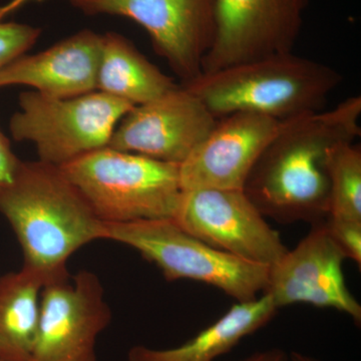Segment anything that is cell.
<instances>
[{"label":"cell","mask_w":361,"mask_h":361,"mask_svg":"<svg viewBox=\"0 0 361 361\" xmlns=\"http://www.w3.org/2000/svg\"><path fill=\"white\" fill-rule=\"evenodd\" d=\"M342 80L336 68L292 51L202 73L182 85L216 118L253 111L286 122L323 111Z\"/></svg>","instance_id":"3"},{"label":"cell","mask_w":361,"mask_h":361,"mask_svg":"<svg viewBox=\"0 0 361 361\" xmlns=\"http://www.w3.org/2000/svg\"><path fill=\"white\" fill-rule=\"evenodd\" d=\"M103 240L135 249L161 271L167 281L189 279L216 287L237 302L264 293L267 266L217 250L185 231L174 219L106 223Z\"/></svg>","instance_id":"5"},{"label":"cell","mask_w":361,"mask_h":361,"mask_svg":"<svg viewBox=\"0 0 361 361\" xmlns=\"http://www.w3.org/2000/svg\"><path fill=\"white\" fill-rule=\"evenodd\" d=\"M87 16L110 14L134 20L154 49L189 84L202 75L215 33V0H68Z\"/></svg>","instance_id":"7"},{"label":"cell","mask_w":361,"mask_h":361,"mask_svg":"<svg viewBox=\"0 0 361 361\" xmlns=\"http://www.w3.org/2000/svg\"><path fill=\"white\" fill-rule=\"evenodd\" d=\"M104 296L89 270L45 284L30 361H97V338L111 322Z\"/></svg>","instance_id":"9"},{"label":"cell","mask_w":361,"mask_h":361,"mask_svg":"<svg viewBox=\"0 0 361 361\" xmlns=\"http://www.w3.org/2000/svg\"><path fill=\"white\" fill-rule=\"evenodd\" d=\"M49 282L44 273L25 266L0 277V361H30L40 295Z\"/></svg>","instance_id":"17"},{"label":"cell","mask_w":361,"mask_h":361,"mask_svg":"<svg viewBox=\"0 0 361 361\" xmlns=\"http://www.w3.org/2000/svg\"><path fill=\"white\" fill-rule=\"evenodd\" d=\"M217 121L200 97L180 84L134 106L116 126L108 147L180 165Z\"/></svg>","instance_id":"11"},{"label":"cell","mask_w":361,"mask_h":361,"mask_svg":"<svg viewBox=\"0 0 361 361\" xmlns=\"http://www.w3.org/2000/svg\"><path fill=\"white\" fill-rule=\"evenodd\" d=\"M282 123L253 111H237L218 118L213 130L180 165L183 191L243 190L252 168Z\"/></svg>","instance_id":"13"},{"label":"cell","mask_w":361,"mask_h":361,"mask_svg":"<svg viewBox=\"0 0 361 361\" xmlns=\"http://www.w3.org/2000/svg\"><path fill=\"white\" fill-rule=\"evenodd\" d=\"M102 47L103 35L80 30L44 51L7 63L0 70V87L27 85L56 99L96 92Z\"/></svg>","instance_id":"14"},{"label":"cell","mask_w":361,"mask_h":361,"mask_svg":"<svg viewBox=\"0 0 361 361\" xmlns=\"http://www.w3.org/2000/svg\"><path fill=\"white\" fill-rule=\"evenodd\" d=\"M330 191L327 218L361 222V149L353 142H341L327 158Z\"/></svg>","instance_id":"18"},{"label":"cell","mask_w":361,"mask_h":361,"mask_svg":"<svg viewBox=\"0 0 361 361\" xmlns=\"http://www.w3.org/2000/svg\"><path fill=\"white\" fill-rule=\"evenodd\" d=\"M308 0H215V33L202 73L293 51Z\"/></svg>","instance_id":"10"},{"label":"cell","mask_w":361,"mask_h":361,"mask_svg":"<svg viewBox=\"0 0 361 361\" xmlns=\"http://www.w3.org/2000/svg\"><path fill=\"white\" fill-rule=\"evenodd\" d=\"M0 213L23 253V266L52 281L68 279V261L103 240V226L75 185L56 166L21 161L13 180L0 186Z\"/></svg>","instance_id":"2"},{"label":"cell","mask_w":361,"mask_h":361,"mask_svg":"<svg viewBox=\"0 0 361 361\" xmlns=\"http://www.w3.org/2000/svg\"><path fill=\"white\" fill-rule=\"evenodd\" d=\"M360 116L361 97L355 96L331 110L283 122L252 168L244 193L265 218L282 224L326 220L329 153L360 137Z\"/></svg>","instance_id":"1"},{"label":"cell","mask_w":361,"mask_h":361,"mask_svg":"<svg viewBox=\"0 0 361 361\" xmlns=\"http://www.w3.org/2000/svg\"><path fill=\"white\" fill-rule=\"evenodd\" d=\"M174 220L209 246L256 264L270 267L288 251L243 190L183 191Z\"/></svg>","instance_id":"8"},{"label":"cell","mask_w":361,"mask_h":361,"mask_svg":"<svg viewBox=\"0 0 361 361\" xmlns=\"http://www.w3.org/2000/svg\"><path fill=\"white\" fill-rule=\"evenodd\" d=\"M177 82L116 32L103 35L97 90L140 106L175 89Z\"/></svg>","instance_id":"16"},{"label":"cell","mask_w":361,"mask_h":361,"mask_svg":"<svg viewBox=\"0 0 361 361\" xmlns=\"http://www.w3.org/2000/svg\"><path fill=\"white\" fill-rule=\"evenodd\" d=\"M9 129L18 142H32L39 160L63 167L109 146L116 126L135 106L101 92L68 99L21 92Z\"/></svg>","instance_id":"6"},{"label":"cell","mask_w":361,"mask_h":361,"mask_svg":"<svg viewBox=\"0 0 361 361\" xmlns=\"http://www.w3.org/2000/svg\"><path fill=\"white\" fill-rule=\"evenodd\" d=\"M329 234L338 244L346 258L361 266V222L357 221L325 220Z\"/></svg>","instance_id":"20"},{"label":"cell","mask_w":361,"mask_h":361,"mask_svg":"<svg viewBox=\"0 0 361 361\" xmlns=\"http://www.w3.org/2000/svg\"><path fill=\"white\" fill-rule=\"evenodd\" d=\"M290 361H322L314 356L306 355V353H300V351H291L289 353Z\"/></svg>","instance_id":"24"},{"label":"cell","mask_w":361,"mask_h":361,"mask_svg":"<svg viewBox=\"0 0 361 361\" xmlns=\"http://www.w3.org/2000/svg\"><path fill=\"white\" fill-rule=\"evenodd\" d=\"M230 361H290V357L283 349L275 348L258 351L242 360Z\"/></svg>","instance_id":"22"},{"label":"cell","mask_w":361,"mask_h":361,"mask_svg":"<svg viewBox=\"0 0 361 361\" xmlns=\"http://www.w3.org/2000/svg\"><path fill=\"white\" fill-rule=\"evenodd\" d=\"M310 233L293 250L271 265L264 293L278 310L293 304L331 308L360 325L361 305L346 285V256L327 229L325 220L311 224Z\"/></svg>","instance_id":"12"},{"label":"cell","mask_w":361,"mask_h":361,"mask_svg":"<svg viewBox=\"0 0 361 361\" xmlns=\"http://www.w3.org/2000/svg\"><path fill=\"white\" fill-rule=\"evenodd\" d=\"M277 310L267 294L254 300L236 302L185 343L166 349L133 346L127 361H216L238 345L242 339L268 324Z\"/></svg>","instance_id":"15"},{"label":"cell","mask_w":361,"mask_h":361,"mask_svg":"<svg viewBox=\"0 0 361 361\" xmlns=\"http://www.w3.org/2000/svg\"><path fill=\"white\" fill-rule=\"evenodd\" d=\"M20 161L13 153L8 139L0 130V186L8 184L13 180Z\"/></svg>","instance_id":"21"},{"label":"cell","mask_w":361,"mask_h":361,"mask_svg":"<svg viewBox=\"0 0 361 361\" xmlns=\"http://www.w3.org/2000/svg\"><path fill=\"white\" fill-rule=\"evenodd\" d=\"M59 168L102 222L174 219L179 208L177 164L104 147Z\"/></svg>","instance_id":"4"},{"label":"cell","mask_w":361,"mask_h":361,"mask_svg":"<svg viewBox=\"0 0 361 361\" xmlns=\"http://www.w3.org/2000/svg\"><path fill=\"white\" fill-rule=\"evenodd\" d=\"M44 0H11L6 6H0V21L4 20L7 14L13 13L18 11L20 7L25 6V4H30V2H42Z\"/></svg>","instance_id":"23"},{"label":"cell","mask_w":361,"mask_h":361,"mask_svg":"<svg viewBox=\"0 0 361 361\" xmlns=\"http://www.w3.org/2000/svg\"><path fill=\"white\" fill-rule=\"evenodd\" d=\"M42 30L16 23L0 21V70L25 54L39 39Z\"/></svg>","instance_id":"19"}]
</instances>
